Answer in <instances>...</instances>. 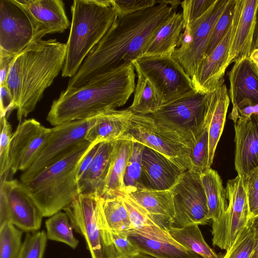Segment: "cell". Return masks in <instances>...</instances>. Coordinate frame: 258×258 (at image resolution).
<instances>
[{"label": "cell", "instance_id": "obj_35", "mask_svg": "<svg viewBox=\"0 0 258 258\" xmlns=\"http://www.w3.org/2000/svg\"><path fill=\"white\" fill-rule=\"evenodd\" d=\"M47 239L63 243L75 249L79 240L73 233V227L67 214L61 211L49 217L45 222Z\"/></svg>", "mask_w": 258, "mask_h": 258}, {"label": "cell", "instance_id": "obj_37", "mask_svg": "<svg viewBox=\"0 0 258 258\" xmlns=\"http://www.w3.org/2000/svg\"><path fill=\"white\" fill-rule=\"evenodd\" d=\"M205 126L196 138L190 148L189 170L202 174L210 168L209 166V134Z\"/></svg>", "mask_w": 258, "mask_h": 258}, {"label": "cell", "instance_id": "obj_25", "mask_svg": "<svg viewBox=\"0 0 258 258\" xmlns=\"http://www.w3.org/2000/svg\"><path fill=\"white\" fill-rule=\"evenodd\" d=\"M134 113L128 108L110 110L99 115L88 131L85 140L91 143L114 142L127 130Z\"/></svg>", "mask_w": 258, "mask_h": 258}, {"label": "cell", "instance_id": "obj_21", "mask_svg": "<svg viewBox=\"0 0 258 258\" xmlns=\"http://www.w3.org/2000/svg\"><path fill=\"white\" fill-rule=\"evenodd\" d=\"M206 94L205 124L208 130V164L211 168L216 147L224 127L230 98L224 80L215 90Z\"/></svg>", "mask_w": 258, "mask_h": 258}, {"label": "cell", "instance_id": "obj_53", "mask_svg": "<svg viewBox=\"0 0 258 258\" xmlns=\"http://www.w3.org/2000/svg\"><path fill=\"white\" fill-rule=\"evenodd\" d=\"M258 48V6L256 11L254 30L251 48V52L255 49ZM250 52V53H251Z\"/></svg>", "mask_w": 258, "mask_h": 258}, {"label": "cell", "instance_id": "obj_39", "mask_svg": "<svg viewBox=\"0 0 258 258\" xmlns=\"http://www.w3.org/2000/svg\"><path fill=\"white\" fill-rule=\"evenodd\" d=\"M102 231L110 258H128L140 253L129 240L128 234Z\"/></svg>", "mask_w": 258, "mask_h": 258}, {"label": "cell", "instance_id": "obj_26", "mask_svg": "<svg viewBox=\"0 0 258 258\" xmlns=\"http://www.w3.org/2000/svg\"><path fill=\"white\" fill-rule=\"evenodd\" d=\"M184 28L182 13L174 11L160 26L143 55H172Z\"/></svg>", "mask_w": 258, "mask_h": 258}, {"label": "cell", "instance_id": "obj_34", "mask_svg": "<svg viewBox=\"0 0 258 258\" xmlns=\"http://www.w3.org/2000/svg\"><path fill=\"white\" fill-rule=\"evenodd\" d=\"M168 231L181 246L203 258H221L206 243L198 224L183 227L171 226Z\"/></svg>", "mask_w": 258, "mask_h": 258}, {"label": "cell", "instance_id": "obj_5", "mask_svg": "<svg viewBox=\"0 0 258 258\" xmlns=\"http://www.w3.org/2000/svg\"><path fill=\"white\" fill-rule=\"evenodd\" d=\"M61 76L72 78L116 17L111 1L74 0Z\"/></svg>", "mask_w": 258, "mask_h": 258}, {"label": "cell", "instance_id": "obj_49", "mask_svg": "<svg viewBox=\"0 0 258 258\" xmlns=\"http://www.w3.org/2000/svg\"><path fill=\"white\" fill-rule=\"evenodd\" d=\"M99 144H95L86 155L79 168L78 172V180L79 181L84 176L89 169L97 152Z\"/></svg>", "mask_w": 258, "mask_h": 258}, {"label": "cell", "instance_id": "obj_48", "mask_svg": "<svg viewBox=\"0 0 258 258\" xmlns=\"http://www.w3.org/2000/svg\"><path fill=\"white\" fill-rule=\"evenodd\" d=\"M16 56L0 52V86L7 85L9 71Z\"/></svg>", "mask_w": 258, "mask_h": 258}, {"label": "cell", "instance_id": "obj_3", "mask_svg": "<svg viewBox=\"0 0 258 258\" xmlns=\"http://www.w3.org/2000/svg\"><path fill=\"white\" fill-rule=\"evenodd\" d=\"M66 43L56 39L36 40L19 53L9 71L7 85L21 122L36 107L44 91L62 70Z\"/></svg>", "mask_w": 258, "mask_h": 258}, {"label": "cell", "instance_id": "obj_46", "mask_svg": "<svg viewBox=\"0 0 258 258\" xmlns=\"http://www.w3.org/2000/svg\"><path fill=\"white\" fill-rule=\"evenodd\" d=\"M111 2L117 16H125L154 7L157 4L155 0H113Z\"/></svg>", "mask_w": 258, "mask_h": 258}, {"label": "cell", "instance_id": "obj_31", "mask_svg": "<svg viewBox=\"0 0 258 258\" xmlns=\"http://www.w3.org/2000/svg\"><path fill=\"white\" fill-rule=\"evenodd\" d=\"M201 180L207 198L209 218L217 221L228 206L222 180L217 172L211 168L201 174Z\"/></svg>", "mask_w": 258, "mask_h": 258}, {"label": "cell", "instance_id": "obj_54", "mask_svg": "<svg viewBox=\"0 0 258 258\" xmlns=\"http://www.w3.org/2000/svg\"><path fill=\"white\" fill-rule=\"evenodd\" d=\"M181 1L179 0H162V1H157V3L164 4L170 6L173 9L175 10L177 9L179 5L181 4Z\"/></svg>", "mask_w": 258, "mask_h": 258}, {"label": "cell", "instance_id": "obj_11", "mask_svg": "<svg viewBox=\"0 0 258 258\" xmlns=\"http://www.w3.org/2000/svg\"><path fill=\"white\" fill-rule=\"evenodd\" d=\"M45 35L16 0L0 1V52L17 56Z\"/></svg>", "mask_w": 258, "mask_h": 258}, {"label": "cell", "instance_id": "obj_20", "mask_svg": "<svg viewBox=\"0 0 258 258\" xmlns=\"http://www.w3.org/2000/svg\"><path fill=\"white\" fill-rule=\"evenodd\" d=\"M32 17L46 35L62 33L70 26L61 0H16Z\"/></svg>", "mask_w": 258, "mask_h": 258}, {"label": "cell", "instance_id": "obj_14", "mask_svg": "<svg viewBox=\"0 0 258 258\" xmlns=\"http://www.w3.org/2000/svg\"><path fill=\"white\" fill-rule=\"evenodd\" d=\"M101 196L96 192L80 193L63 210L76 232L83 236L92 258H110L98 220Z\"/></svg>", "mask_w": 258, "mask_h": 258}, {"label": "cell", "instance_id": "obj_45", "mask_svg": "<svg viewBox=\"0 0 258 258\" xmlns=\"http://www.w3.org/2000/svg\"><path fill=\"white\" fill-rule=\"evenodd\" d=\"M0 141V178L6 174L7 170L9 150L13 134L12 125L8 121L6 115L1 116Z\"/></svg>", "mask_w": 258, "mask_h": 258}, {"label": "cell", "instance_id": "obj_22", "mask_svg": "<svg viewBox=\"0 0 258 258\" xmlns=\"http://www.w3.org/2000/svg\"><path fill=\"white\" fill-rule=\"evenodd\" d=\"M257 6L258 0H242L241 11L231 40L227 67L233 62L249 57Z\"/></svg>", "mask_w": 258, "mask_h": 258}, {"label": "cell", "instance_id": "obj_1", "mask_svg": "<svg viewBox=\"0 0 258 258\" xmlns=\"http://www.w3.org/2000/svg\"><path fill=\"white\" fill-rule=\"evenodd\" d=\"M160 4L125 16H117L86 57L67 90L79 88L96 76L132 63L143 55L162 24L173 12Z\"/></svg>", "mask_w": 258, "mask_h": 258}, {"label": "cell", "instance_id": "obj_28", "mask_svg": "<svg viewBox=\"0 0 258 258\" xmlns=\"http://www.w3.org/2000/svg\"><path fill=\"white\" fill-rule=\"evenodd\" d=\"M123 197L109 199L100 197L98 216L102 230L128 235L133 231Z\"/></svg>", "mask_w": 258, "mask_h": 258}, {"label": "cell", "instance_id": "obj_32", "mask_svg": "<svg viewBox=\"0 0 258 258\" xmlns=\"http://www.w3.org/2000/svg\"><path fill=\"white\" fill-rule=\"evenodd\" d=\"M128 238L140 252L155 258H203L184 247L153 240L135 233H130Z\"/></svg>", "mask_w": 258, "mask_h": 258}, {"label": "cell", "instance_id": "obj_4", "mask_svg": "<svg viewBox=\"0 0 258 258\" xmlns=\"http://www.w3.org/2000/svg\"><path fill=\"white\" fill-rule=\"evenodd\" d=\"M95 144L83 141L60 159L30 180L22 182L43 217H49L63 210L79 194V168Z\"/></svg>", "mask_w": 258, "mask_h": 258}, {"label": "cell", "instance_id": "obj_40", "mask_svg": "<svg viewBox=\"0 0 258 258\" xmlns=\"http://www.w3.org/2000/svg\"><path fill=\"white\" fill-rule=\"evenodd\" d=\"M254 247L253 234L249 218L234 243L221 258H251Z\"/></svg>", "mask_w": 258, "mask_h": 258}, {"label": "cell", "instance_id": "obj_43", "mask_svg": "<svg viewBox=\"0 0 258 258\" xmlns=\"http://www.w3.org/2000/svg\"><path fill=\"white\" fill-rule=\"evenodd\" d=\"M236 4V0H228L215 25L206 56L214 50L229 29L233 18Z\"/></svg>", "mask_w": 258, "mask_h": 258}, {"label": "cell", "instance_id": "obj_13", "mask_svg": "<svg viewBox=\"0 0 258 258\" xmlns=\"http://www.w3.org/2000/svg\"><path fill=\"white\" fill-rule=\"evenodd\" d=\"M201 174L191 170L184 171L170 188L175 215L171 226L183 227L208 223V208Z\"/></svg>", "mask_w": 258, "mask_h": 258}, {"label": "cell", "instance_id": "obj_15", "mask_svg": "<svg viewBox=\"0 0 258 258\" xmlns=\"http://www.w3.org/2000/svg\"><path fill=\"white\" fill-rule=\"evenodd\" d=\"M227 208L217 221L212 222L213 246L227 251L249 218L247 196L243 182L237 175L229 179L226 187Z\"/></svg>", "mask_w": 258, "mask_h": 258}, {"label": "cell", "instance_id": "obj_41", "mask_svg": "<svg viewBox=\"0 0 258 258\" xmlns=\"http://www.w3.org/2000/svg\"><path fill=\"white\" fill-rule=\"evenodd\" d=\"M47 240L44 230L27 232L17 258H42Z\"/></svg>", "mask_w": 258, "mask_h": 258}, {"label": "cell", "instance_id": "obj_44", "mask_svg": "<svg viewBox=\"0 0 258 258\" xmlns=\"http://www.w3.org/2000/svg\"><path fill=\"white\" fill-rule=\"evenodd\" d=\"M216 0H185L181 2L185 27L202 16Z\"/></svg>", "mask_w": 258, "mask_h": 258}, {"label": "cell", "instance_id": "obj_50", "mask_svg": "<svg viewBox=\"0 0 258 258\" xmlns=\"http://www.w3.org/2000/svg\"><path fill=\"white\" fill-rule=\"evenodd\" d=\"M1 88V116L6 115L12 103V98L7 85L0 86Z\"/></svg>", "mask_w": 258, "mask_h": 258}, {"label": "cell", "instance_id": "obj_23", "mask_svg": "<svg viewBox=\"0 0 258 258\" xmlns=\"http://www.w3.org/2000/svg\"><path fill=\"white\" fill-rule=\"evenodd\" d=\"M165 230L172 225L175 215L172 192L169 190L139 188L127 194Z\"/></svg>", "mask_w": 258, "mask_h": 258}, {"label": "cell", "instance_id": "obj_47", "mask_svg": "<svg viewBox=\"0 0 258 258\" xmlns=\"http://www.w3.org/2000/svg\"><path fill=\"white\" fill-rule=\"evenodd\" d=\"M247 199L249 217L258 215V167L247 177L244 185Z\"/></svg>", "mask_w": 258, "mask_h": 258}, {"label": "cell", "instance_id": "obj_56", "mask_svg": "<svg viewBox=\"0 0 258 258\" xmlns=\"http://www.w3.org/2000/svg\"><path fill=\"white\" fill-rule=\"evenodd\" d=\"M128 258H155V257L140 252L136 255H135L134 256H131Z\"/></svg>", "mask_w": 258, "mask_h": 258}, {"label": "cell", "instance_id": "obj_42", "mask_svg": "<svg viewBox=\"0 0 258 258\" xmlns=\"http://www.w3.org/2000/svg\"><path fill=\"white\" fill-rule=\"evenodd\" d=\"M51 128L42 125L32 138L23 155L19 166V170H26L34 162L51 134Z\"/></svg>", "mask_w": 258, "mask_h": 258}, {"label": "cell", "instance_id": "obj_2", "mask_svg": "<svg viewBox=\"0 0 258 258\" xmlns=\"http://www.w3.org/2000/svg\"><path fill=\"white\" fill-rule=\"evenodd\" d=\"M132 63L98 75L81 87L62 91L46 117L53 126L97 116L124 105L135 88Z\"/></svg>", "mask_w": 258, "mask_h": 258}, {"label": "cell", "instance_id": "obj_29", "mask_svg": "<svg viewBox=\"0 0 258 258\" xmlns=\"http://www.w3.org/2000/svg\"><path fill=\"white\" fill-rule=\"evenodd\" d=\"M113 143L103 142L99 144L89 169L79 181V194L96 192L100 195L109 167Z\"/></svg>", "mask_w": 258, "mask_h": 258}, {"label": "cell", "instance_id": "obj_6", "mask_svg": "<svg viewBox=\"0 0 258 258\" xmlns=\"http://www.w3.org/2000/svg\"><path fill=\"white\" fill-rule=\"evenodd\" d=\"M207 94L194 90L166 102L151 116L160 128L191 148L205 126Z\"/></svg>", "mask_w": 258, "mask_h": 258}, {"label": "cell", "instance_id": "obj_51", "mask_svg": "<svg viewBox=\"0 0 258 258\" xmlns=\"http://www.w3.org/2000/svg\"><path fill=\"white\" fill-rule=\"evenodd\" d=\"M249 218L253 231L254 241L253 250L251 258H258V215Z\"/></svg>", "mask_w": 258, "mask_h": 258}, {"label": "cell", "instance_id": "obj_12", "mask_svg": "<svg viewBox=\"0 0 258 258\" xmlns=\"http://www.w3.org/2000/svg\"><path fill=\"white\" fill-rule=\"evenodd\" d=\"M43 217L21 181L0 180V226L10 223L23 232H33L40 229Z\"/></svg>", "mask_w": 258, "mask_h": 258}, {"label": "cell", "instance_id": "obj_30", "mask_svg": "<svg viewBox=\"0 0 258 258\" xmlns=\"http://www.w3.org/2000/svg\"><path fill=\"white\" fill-rule=\"evenodd\" d=\"M42 125L34 118L19 123L13 133L9 150L7 170L0 180L11 179L19 170L21 159L29 143Z\"/></svg>", "mask_w": 258, "mask_h": 258}, {"label": "cell", "instance_id": "obj_10", "mask_svg": "<svg viewBox=\"0 0 258 258\" xmlns=\"http://www.w3.org/2000/svg\"><path fill=\"white\" fill-rule=\"evenodd\" d=\"M121 139L140 143L166 157L183 171L191 168L190 148L162 131L151 115L133 114Z\"/></svg>", "mask_w": 258, "mask_h": 258}, {"label": "cell", "instance_id": "obj_27", "mask_svg": "<svg viewBox=\"0 0 258 258\" xmlns=\"http://www.w3.org/2000/svg\"><path fill=\"white\" fill-rule=\"evenodd\" d=\"M123 200L133 228L132 232L153 240L182 246L172 238L168 231L159 226L131 197L126 195L123 197Z\"/></svg>", "mask_w": 258, "mask_h": 258}, {"label": "cell", "instance_id": "obj_16", "mask_svg": "<svg viewBox=\"0 0 258 258\" xmlns=\"http://www.w3.org/2000/svg\"><path fill=\"white\" fill-rule=\"evenodd\" d=\"M242 0H236L231 24L225 35L214 50L203 59L197 71L191 78L195 90L207 94L215 90L224 80L228 67L231 38L241 11Z\"/></svg>", "mask_w": 258, "mask_h": 258}, {"label": "cell", "instance_id": "obj_38", "mask_svg": "<svg viewBox=\"0 0 258 258\" xmlns=\"http://www.w3.org/2000/svg\"><path fill=\"white\" fill-rule=\"evenodd\" d=\"M23 232L10 223L0 226V258H17Z\"/></svg>", "mask_w": 258, "mask_h": 258}, {"label": "cell", "instance_id": "obj_52", "mask_svg": "<svg viewBox=\"0 0 258 258\" xmlns=\"http://www.w3.org/2000/svg\"><path fill=\"white\" fill-rule=\"evenodd\" d=\"M239 117L247 118L252 115H258V104L245 106L238 110Z\"/></svg>", "mask_w": 258, "mask_h": 258}, {"label": "cell", "instance_id": "obj_7", "mask_svg": "<svg viewBox=\"0 0 258 258\" xmlns=\"http://www.w3.org/2000/svg\"><path fill=\"white\" fill-rule=\"evenodd\" d=\"M228 0H216L200 18L185 27L172 56L191 78L206 57L215 25Z\"/></svg>", "mask_w": 258, "mask_h": 258}, {"label": "cell", "instance_id": "obj_24", "mask_svg": "<svg viewBox=\"0 0 258 258\" xmlns=\"http://www.w3.org/2000/svg\"><path fill=\"white\" fill-rule=\"evenodd\" d=\"M134 144V142L126 139L114 142L109 167L100 195L102 198L123 197L126 195L124 176Z\"/></svg>", "mask_w": 258, "mask_h": 258}, {"label": "cell", "instance_id": "obj_36", "mask_svg": "<svg viewBox=\"0 0 258 258\" xmlns=\"http://www.w3.org/2000/svg\"><path fill=\"white\" fill-rule=\"evenodd\" d=\"M145 146L134 142L132 154L127 162L124 176L126 195L139 188H144L142 156Z\"/></svg>", "mask_w": 258, "mask_h": 258}, {"label": "cell", "instance_id": "obj_33", "mask_svg": "<svg viewBox=\"0 0 258 258\" xmlns=\"http://www.w3.org/2000/svg\"><path fill=\"white\" fill-rule=\"evenodd\" d=\"M137 74L133 101L127 108L134 114H152L163 104V100L152 83L140 73Z\"/></svg>", "mask_w": 258, "mask_h": 258}, {"label": "cell", "instance_id": "obj_9", "mask_svg": "<svg viewBox=\"0 0 258 258\" xmlns=\"http://www.w3.org/2000/svg\"><path fill=\"white\" fill-rule=\"evenodd\" d=\"M98 116L66 122L51 128L50 137L34 162L21 174V181L24 183L30 180L85 140L88 131L95 124Z\"/></svg>", "mask_w": 258, "mask_h": 258}, {"label": "cell", "instance_id": "obj_8", "mask_svg": "<svg viewBox=\"0 0 258 258\" xmlns=\"http://www.w3.org/2000/svg\"><path fill=\"white\" fill-rule=\"evenodd\" d=\"M132 63L137 73L152 83L163 104L195 90L191 78L171 54L143 55Z\"/></svg>", "mask_w": 258, "mask_h": 258}, {"label": "cell", "instance_id": "obj_17", "mask_svg": "<svg viewBox=\"0 0 258 258\" xmlns=\"http://www.w3.org/2000/svg\"><path fill=\"white\" fill-rule=\"evenodd\" d=\"M229 96L232 104L229 118L235 123L238 110L258 104V71L249 57L234 62L229 73Z\"/></svg>", "mask_w": 258, "mask_h": 258}, {"label": "cell", "instance_id": "obj_19", "mask_svg": "<svg viewBox=\"0 0 258 258\" xmlns=\"http://www.w3.org/2000/svg\"><path fill=\"white\" fill-rule=\"evenodd\" d=\"M142 168L145 188L160 190L170 189L184 171L165 156L146 146Z\"/></svg>", "mask_w": 258, "mask_h": 258}, {"label": "cell", "instance_id": "obj_55", "mask_svg": "<svg viewBox=\"0 0 258 258\" xmlns=\"http://www.w3.org/2000/svg\"><path fill=\"white\" fill-rule=\"evenodd\" d=\"M249 58L258 71V48L251 52Z\"/></svg>", "mask_w": 258, "mask_h": 258}, {"label": "cell", "instance_id": "obj_18", "mask_svg": "<svg viewBox=\"0 0 258 258\" xmlns=\"http://www.w3.org/2000/svg\"><path fill=\"white\" fill-rule=\"evenodd\" d=\"M234 130L235 168L244 185L249 174L258 167V115L239 117Z\"/></svg>", "mask_w": 258, "mask_h": 258}]
</instances>
